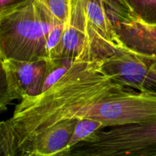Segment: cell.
Listing matches in <instances>:
<instances>
[{"mask_svg": "<svg viewBox=\"0 0 156 156\" xmlns=\"http://www.w3.org/2000/svg\"><path fill=\"white\" fill-rule=\"evenodd\" d=\"M69 119L44 129L32 142L25 156H64L79 121Z\"/></svg>", "mask_w": 156, "mask_h": 156, "instance_id": "ba28073f", "label": "cell"}, {"mask_svg": "<svg viewBox=\"0 0 156 156\" xmlns=\"http://www.w3.org/2000/svg\"><path fill=\"white\" fill-rule=\"evenodd\" d=\"M79 62L80 61L76 60L74 58L68 57H62L52 60L48 59V66L43 83L41 93L44 92L50 87L53 86Z\"/></svg>", "mask_w": 156, "mask_h": 156, "instance_id": "30bf717a", "label": "cell"}, {"mask_svg": "<svg viewBox=\"0 0 156 156\" xmlns=\"http://www.w3.org/2000/svg\"><path fill=\"white\" fill-rule=\"evenodd\" d=\"M70 155L156 156V119L98 131L89 142L72 148Z\"/></svg>", "mask_w": 156, "mask_h": 156, "instance_id": "3957f363", "label": "cell"}, {"mask_svg": "<svg viewBox=\"0 0 156 156\" xmlns=\"http://www.w3.org/2000/svg\"><path fill=\"white\" fill-rule=\"evenodd\" d=\"M65 30V23L59 22L55 24L49 33L47 40V59L49 60L62 57V42Z\"/></svg>", "mask_w": 156, "mask_h": 156, "instance_id": "7c38bea8", "label": "cell"}, {"mask_svg": "<svg viewBox=\"0 0 156 156\" xmlns=\"http://www.w3.org/2000/svg\"><path fill=\"white\" fill-rule=\"evenodd\" d=\"M138 20L156 26V0H130Z\"/></svg>", "mask_w": 156, "mask_h": 156, "instance_id": "4fadbf2b", "label": "cell"}, {"mask_svg": "<svg viewBox=\"0 0 156 156\" xmlns=\"http://www.w3.org/2000/svg\"><path fill=\"white\" fill-rule=\"evenodd\" d=\"M109 14V13H108ZM120 47L143 56H156V26L109 14Z\"/></svg>", "mask_w": 156, "mask_h": 156, "instance_id": "52a82bcc", "label": "cell"}, {"mask_svg": "<svg viewBox=\"0 0 156 156\" xmlns=\"http://www.w3.org/2000/svg\"><path fill=\"white\" fill-rule=\"evenodd\" d=\"M82 117L99 120L105 128L151 121L156 119V93L129 89L102 99Z\"/></svg>", "mask_w": 156, "mask_h": 156, "instance_id": "277c9868", "label": "cell"}, {"mask_svg": "<svg viewBox=\"0 0 156 156\" xmlns=\"http://www.w3.org/2000/svg\"><path fill=\"white\" fill-rule=\"evenodd\" d=\"M102 66L123 86L156 93V56H143L119 47Z\"/></svg>", "mask_w": 156, "mask_h": 156, "instance_id": "8992f818", "label": "cell"}, {"mask_svg": "<svg viewBox=\"0 0 156 156\" xmlns=\"http://www.w3.org/2000/svg\"><path fill=\"white\" fill-rule=\"evenodd\" d=\"M83 3L87 19L92 28L117 50L121 47L104 0H83Z\"/></svg>", "mask_w": 156, "mask_h": 156, "instance_id": "9c48e42d", "label": "cell"}, {"mask_svg": "<svg viewBox=\"0 0 156 156\" xmlns=\"http://www.w3.org/2000/svg\"><path fill=\"white\" fill-rule=\"evenodd\" d=\"M108 13L123 19H137L130 0H104Z\"/></svg>", "mask_w": 156, "mask_h": 156, "instance_id": "9a60e30c", "label": "cell"}, {"mask_svg": "<svg viewBox=\"0 0 156 156\" xmlns=\"http://www.w3.org/2000/svg\"><path fill=\"white\" fill-rule=\"evenodd\" d=\"M29 0H0V14L19 7Z\"/></svg>", "mask_w": 156, "mask_h": 156, "instance_id": "2e32d148", "label": "cell"}, {"mask_svg": "<svg viewBox=\"0 0 156 156\" xmlns=\"http://www.w3.org/2000/svg\"><path fill=\"white\" fill-rule=\"evenodd\" d=\"M104 61H80L44 92L21 100L0 124V155L25 156L35 138L63 120L83 117L102 99L133 88L120 85L102 67Z\"/></svg>", "mask_w": 156, "mask_h": 156, "instance_id": "6da1fadb", "label": "cell"}, {"mask_svg": "<svg viewBox=\"0 0 156 156\" xmlns=\"http://www.w3.org/2000/svg\"><path fill=\"white\" fill-rule=\"evenodd\" d=\"M59 22L36 0L0 14V59H47V37Z\"/></svg>", "mask_w": 156, "mask_h": 156, "instance_id": "7a4b0ae2", "label": "cell"}, {"mask_svg": "<svg viewBox=\"0 0 156 156\" xmlns=\"http://www.w3.org/2000/svg\"><path fill=\"white\" fill-rule=\"evenodd\" d=\"M0 61L1 111L7 109V107L16 99L22 100L41 94L48 59L23 61L10 59Z\"/></svg>", "mask_w": 156, "mask_h": 156, "instance_id": "5b68a950", "label": "cell"}, {"mask_svg": "<svg viewBox=\"0 0 156 156\" xmlns=\"http://www.w3.org/2000/svg\"><path fill=\"white\" fill-rule=\"evenodd\" d=\"M53 18L60 22L68 18L73 0H36Z\"/></svg>", "mask_w": 156, "mask_h": 156, "instance_id": "5bb4252c", "label": "cell"}, {"mask_svg": "<svg viewBox=\"0 0 156 156\" xmlns=\"http://www.w3.org/2000/svg\"><path fill=\"white\" fill-rule=\"evenodd\" d=\"M104 128L105 126L103 123L99 120L89 118V117L79 118L69 142V144L68 150L64 156L66 155L70 149L76 145L81 143L89 142L98 131L101 130Z\"/></svg>", "mask_w": 156, "mask_h": 156, "instance_id": "8fae6325", "label": "cell"}]
</instances>
